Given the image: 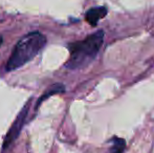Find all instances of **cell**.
<instances>
[{"label":"cell","mask_w":154,"mask_h":153,"mask_svg":"<svg viewBox=\"0 0 154 153\" xmlns=\"http://www.w3.org/2000/svg\"><path fill=\"white\" fill-rule=\"evenodd\" d=\"M45 43L46 38L39 32H32L25 35L15 45L6 63V70L12 72L22 67L38 55L39 51L44 47Z\"/></svg>","instance_id":"6da1fadb"},{"label":"cell","mask_w":154,"mask_h":153,"mask_svg":"<svg viewBox=\"0 0 154 153\" xmlns=\"http://www.w3.org/2000/svg\"><path fill=\"white\" fill-rule=\"evenodd\" d=\"M104 40V32L99 31L88 36L85 40L68 45L70 58L66 63L69 69H77L88 65L97 55Z\"/></svg>","instance_id":"7a4b0ae2"},{"label":"cell","mask_w":154,"mask_h":153,"mask_svg":"<svg viewBox=\"0 0 154 153\" xmlns=\"http://www.w3.org/2000/svg\"><path fill=\"white\" fill-rule=\"evenodd\" d=\"M29 104H31V101L25 105L24 107L22 108V110L20 111V113L18 115V116L16 118L15 122L13 123L12 127L11 129L8 130V134H6L5 139H4V143H3V148H6L15 141V139L18 137L19 133H20L21 129H22L23 125L25 123V120H26V116H27V112H29Z\"/></svg>","instance_id":"3957f363"},{"label":"cell","mask_w":154,"mask_h":153,"mask_svg":"<svg viewBox=\"0 0 154 153\" xmlns=\"http://www.w3.org/2000/svg\"><path fill=\"white\" fill-rule=\"evenodd\" d=\"M107 14V8L105 6H99V8H93L89 10L85 15V19L90 25L95 26L97 23L99 22L100 19L106 16Z\"/></svg>","instance_id":"277c9868"},{"label":"cell","mask_w":154,"mask_h":153,"mask_svg":"<svg viewBox=\"0 0 154 153\" xmlns=\"http://www.w3.org/2000/svg\"><path fill=\"white\" fill-rule=\"evenodd\" d=\"M64 90H65V87H64V85H62L61 83H56V84H54L53 86H51V87L48 88V89L45 91V93L43 94L42 96H41L40 99H39V101H38V104H37V107L40 105V103L42 102V101H44V100H46L48 96H54V94H56V93H60V92H64Z\"/></svg>","instance_id":"5b68a950"},{"label":"cell","mask_w":154,"mask_h":153,"mask_svg":"<svg viewBox=\"0 0 154 153\" xmlns=\"http://www.w3.org/2000/svg\"><path fill=\"white\" fill-rule=\"evenodd\" d=\"M126 147L125 139L120 137H113L112 139V147L110 149V153H123Z\"/></svg>","instance_id":"8992f818"},{"label":"cell","mask_w":154,"mask_h":153,"mask_svg":"<svg viewBox=\"0 0 154 153\" xmlns=\"http://www.w3.org/2000/svg\"><path fill=\"white\" fill-rule=\"evenodd\" d=\"M2 41H3V38H2V36H0V46L2 44Z\"/></svg>","instance_id":"52a82bcc"}]
</instances>
